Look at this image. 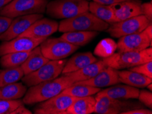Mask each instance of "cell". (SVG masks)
<instances>
[{
  "label": "cell",
  "instance_id": "9",
  "mask_svg": "<svg viewBox=\"0 0 152 114\" xmlns=\"http://www.w3.org/2000/svg\"><path fill=\"white\" fill-rule=\"evenodd\" d=\"M40 47L42 55L49 60L65 59L79 49L78 46L61 38H47L40 44Z\"/></svg>",
  "mask_w": 152,
  "mask_h": 114
},
{
  "label": "cell",
  "instance_id": "12",
  "mask_svg": "<svg viewBox=\"0 0 152 114\" xmlns=\"http://www.w3.org/2000/svg\"><path fill=\"white\" fill-rule=\"evenodd\" d=\"M45 38H32L27 36H18L8 41H4L0 45V55L12 52L31 51L45 40Z\"/></svg>",
  "mask_w": 152,
  "mask_h": 114
},
{
  "label": "cell",
  "instance_id": "15",
  "mask_svg": "<svg viewBox=\"0 0 152 114\" xmlns=\"http://www.w3.org/2000/svg\"><path fill=\"white\" fill-rule=\"evenodd\" d=\"M58 23L47 18H41L34 22L30 27L19 36L47 38L58 29Z\"/></svg>",
  "mask_w": 152,
  "mask_h": 114
},
{
  "label": "cell",
  "instance_id": "18",
  "mask_svg": "<svg viewBox=\"0 0 152 114\" xmlns=\"http://www.w3.org/2000/svg\"><path fill=\"white\" fill-rule=\"evenodd\" d=\"M139 91L140 90L137 88L128 85L118 84L103 90H100L98 92L107 95L112 99L128 100L138 99Z\"/></svg>",
  "mask_w": 152,
  "mask_h": 114
},
{
  "label": "cell",
  "instance_id": "39",
  "mask_svg": "<svg viewBox=\"0 0 152 114\" xmlns=\"http://www.w3.org/2000/svg\"><path fill=\"white\" fill-rule=\"evenodd\" d=\"M147 88H148L149 91H151V90H152V85H151V83H149V84L147 85Z\"/></svg>",
  "mask_w": 152,
  "mask_h": 114
},
{
  "label": "cell",
  "instance_id": "16",
  "mask_svg": "<svg viewBox=\"0 0 152 114\" xmlns=\"http://www.w3.org/2000/svg\"><path fill=\"white\" fill-rule=\"evenodd\" d=\"M140 1H126L110 5L118 21L142 15Z\"/></svg>",
  "mask_w": 152,
  "mask_h": 114
},
{
  "label": "cell",
  "instance_id": "30",
  "mask_svg": "<svg viewBox=\"0 0 152 114\" xmlns=\"http://www.w3.org/2000/svg\"><path fill=\"white\" fill-rule=\"evenodd\" d=\"M22 104L23 101L19 99L0 100V114H11Z\"/></svg>",
  "mask_w": 152,
  "mask_h": 114
},
{
  "label": "cell",
  "instance_id": "23",
  "mask_svg": "<svg viewBox=\"0 0 152 114\" xmlns=\"http://www.w3.org/2000/svg\"><path fill=\"white\" fill-rule=\"evenodd\" d=\"M98 34V32L96 31L67 32H64L60 38L74 45L80 46L88 44L96 38Z\"/></svg>",
  "mask_w": 152,
  "mask_h": 114
},
{
  "label": "cell",
  "instance_id": "24",
  "mask_svg": "<svg viewBox=\"0 0 152 114\" xmlns=\"http://www.w3.org/2000/svg\"><path fill=\"white\" fill-rule=\"evenodd\" d=\"M89 11L97 18L109 24L118 22V20L117 19L110 6L91 1L89 3Z\"/></svg>",
  "mask_w": 152,
  "mask_h": 114
},
{
  "label": "cell",
  "instance_id": "11",
  "mask_svg": "<svg viewBox=\"0 0 152 114\" xmlns=\"http://www.w3.org/2000/svg\"><path fill=\"white\" fill-rule=\"evenodd\" d=\"M77 98L60 94L38 103L34 109L36 114H66V111Z\"/></svg>",
  "mask_w": 152,
  "mask_h": 114
},
{
  "label": "cell",
  "instance_id": "8",
  "mask_svg": "<svg viewBox=\"0 0 152 114\" xmlns=\"http://www.w3.org/2000/svg\"><path fill=\"white\" fill-rule=\"evenodd\" d=\"M150 24L151 21L149 20L145 16L140 15L109 24L107 32L113 37L120 38L141 32Z\"/></svg>",
  "mask_w": 152,
  "mask_h": 114
},
{
  "label": "cell",
  "instance_id": "25",
  "mask_svg": "<svg viewBox=\"0 0 152 114\" xmlns=\"http://www.w3.org/2000/svg\"><path fill=\"white\" fill-rule=\"evenodd\" d=\"M27 87L22 83H13L0 87V100H17L24 96Z\"/></svg>",
  "mask_w": 152,
  "mask_h": 114
},
{
  "label": "cell",
  "instance_id": "7",
  "mask_svg": "<svg viewBox=\"0 0 152 114\" xmlns=\"http://www.w3.org/2000/svg\"><path fill=\"white\" fill-rule=\"evenodd\" d=\"M67 60H49L37 71L24 75L21 79L23 82L28 87L49 80H53L61 74Z\"/></svg>",
  "mask_w": 152,
  "mask_h": 114
},
{
  "label": "cell",
  "instance_id": "2",
  "mask_svg": "<svg viewBox=\"0 0 152 114\" xmlns=\"http://www.w3.org/2000/svg\"><path fill=\"white\" fill-rule=\"evenodd\" d=\"M109 24L100 20L89 11L80 13L70 18L62 20L58 29L61 32L75 31H106Z\"/></svg>",
  "mask_w": 152,
  "mask_h": 114
},
{
  "label": "cell",
  "instance_id": "4",
  "mask_svg": "<svg viewBox=\"0 0 152 114\" xmlns=\"http://www.w3.org/2000/svg\"><path fill=\"white\" fill-rule=\"evenodd\" d=\"M86 11H89V2L85 0H53L46 8L48 15L59 19L72 18Z\"/></svg>",
  "mask_w": 152,
  "mask_h": 114
},
{
  "label": "cell",
  "instance_id": "17",
  "mask_svg": "<svg viewBox=\"0 0 152 114\" xmlns=\"http://www.w3.org/2000/svg\"><path fill=\"white\" fill-rule=\"evenodd\" d=\"M107 67V66L104 64L102 60H97L96 62L87 65V66L79 70V71L66 73L65 74L69 76V78L74 83L75 82H79V81L89 79L100 73V71L105 69Z\"/></svg>",
  "mask_w": 152,
  "mask_h": 114
},
{
  "label": "cell",
  "instance_id": "10",
  "mask_svg": "<svg viewBox=\"0 0 152 114\" xmlns=\"http://www.w3.org/2000/svg\"><path fill=\"white\" fill-rule=\"evenodd\" d=\"M152 25H148L143 31L119 38L117 43L118 52L140 51L151 45Z\"/></svg>",
  "mask_w": 152,
  "mask_h": 114
},
{
  "label": "cell",
  "instance_id": "28",
  "mask_svg": "<svg viewBox=\"0 0 152 114\" xmlns=\"http://www.w3.org/2000/svg\"><path fill=\"white\" fill-rule=\"evenodd\" d=\"M23 76V71L20 66L0 71V87L18 82Z\"/></svg>",
  "mask_w": 152,
  "mask_h": 114
},
{
  "label": "cell",
  "instance_id": "5",
  "mask_svg": "<svg viewBox=\"0 0 152 114\" xmlns=\"http://www.w3.org/2000/svg\"><path fill=\"white\" fill-rule=\"evenodd\" d=\"M48 0H12L0 9V15L11 18L46 11Z\"/></svg>",
  "mask_w": 152,
  "mask_h": 114
},
{
  "label": "cell",
  "instance_id": "27",
  "mask_svg": "<svg viewBox=\"0 0 152 114\" xmlns=\"http://www.w3.org/2000/svg\"><path fill=\"white\" fill-rule=\"evenodd\" d=\"M100 90H101L100 88L92 87V86L89 85L72 84L70 87L64 90L61 93L76 98H82L88 96H93L94 94L98 93Z\"/></svg>",
  "mask_w": 152,
  "mask_h": 114
},
{
  "label": "cell",
  "instance_id": "1",
  "mask_svg": "<svg viewBox=\"0 0 152 114\" xmlns=\"http://www.w3.org/2000/svg\"><path fill=\"white\" fill-rule=\"evenodd\" d=\"M60 77H57L31 86L24 95L23 103L26 104H34L45 101L53 97L73 84L69 76L61 74Z\"/></svg>",
  "mask_w": 152,
  "mask_h": 114
},
{
  "label": "cell",
  "instance_id": "37",
  "mask_svg": "<svg viewBox=\"0 0 152 114\" xmlns=\"http://www.w3.org/2000/svg\"><path fill=\"white\" fill-rule=\"evenodd\" d=\"M31 114V111H30L28 109H26L24 107L23 104H22L21 105H20L18 108L15 109V111H13L11 114Z\"/></svg>",
  "mask_w": 152,
  "mask_h": 114
},
{
  "label": "cell",
  "instance_id": "6",
  "mask_svg": "<svg viewBox=\"0 0 152 114\" xmlns=\"http://www.w3.org/2000/svg\"><path fill=\"white\" fill-rule=\"evenodd\" d=\"M96 113L99 114H124L125 112L134 109L143 107L140 102L112 99L107 95L96 93Z\"/></svg>",
  "mask_w": 152,
  "mask_h": 114
},
{
  "label": "cell",
  "instance_id": "40",
  "mask_svg": "<svg viewBox=\"0 0 152 114\" xmlns=\"http://www.w3.org/2000/svg\"><path fill=\"white\" fill-rule=\"evenodd\" d=\"M85 1H90V0H85Z\"/></svg>",
  "mask_w": 152,
  "mask_h": 114
},
{
  "label": "cell",
  "instance_id": "19",
  "mask_svg": "<svg viewBox=\"0 0 152 114\" xmlns=\"http://www.w3.org/2000/svg\"><path fill=\"white\" fill-rule=\"evenodd\" d=\"M97 60L91 52L77 53L70 60H67L62 70L61 74H66L79 71L87 66V65L96 62Z\"/></svg>",
  "mask_w": 152,
  "mask_h": 114
},
{
  "label": "cell",
  "instance_id": "3",
  "mask_svg": "<svg viewBox=\"0 0 152 114\" xmlns=\"http://www.w3.org/2000/svg\"><path fill=\"white\" fill-rule=\"evenodd\" d=\"M102 60L107 66L116 70L130 68L152 61V49L148 47L140 51L118 52Z\"/></svg>",
  "mask_w": 152,
  "mask_h": 114
},
{
  "label": "cell",
  "instance_id": "20",
  "mask_svg": "<svg viewBox=\"0 0 152 114\" xmlns=\"http://www.w3.org/2000/svg\"><path fill=\"white\" fill-rule=\"evenodd\" d=\"M49 61V60L42 55L39 45L31 51L30 54L20 67L23 71L24 75H26L37 71Z\"/></svg>",
  "mask_w": 152,
  "mask_h": 114
},
{
  "label": "cell",
  "instance_id": "32",
  "mask_svg": "<svg viewBox=\"0 0 152 114\" xmlns=\"http://www.w3.org/2000/svg\"><path fill=\"white\" fill-rule=\"evenodd\" d=\"M139 99L140 103L147 107L151 109L152 107V93L151 91L145 90H141L139 91Z\"/></svg>",
  "mask_w": 152,
  "mask_h": 114
},
{
  "label": "cell",
  "instance_id": "35",
  "mask_svg": "<svg viewBox=\"0 0 152 114\" xmlns=\"http://www.w3.org/2000/svg\"><path fill=\"white\" fill-rule=\"evenodd\" d=\"M126 1H139V0H93V1L97 2L98 4H103V5L110 6L113 4L120 3V2Z\"/></svg>",
  "mask_w": 152,
  "mask_h": 114
},
{
  "label": "cell",
  "instance_id": "21",
  "mask_svg": "<svg viewBox=\"0 0 152 114\" xmlns=\"http://www.w3.org/2000/svg\"><path fill=\"white\" fill-rule=\"evenodd\" d=\"M96 99L88 96L77 98L66 111V114H91L95 112Z\"/></svg>",
  "mask_w": 152,
  "mask_h": 114
},
{
  "label": "cell",
  "instance_id": "14",
  "mask_svg": "<svg viewBox=\"0 0 152 114\" xmlns=\"http://www.w3.org/2000/svg\"><path fill=\"white\" fill-rule=\"evenodd\" d=\"M118 71L119 70H116L111 68V67L107 66L105 69L100 71V73L93 76L92 78L89 79L75 82L73 84L86 85L99 88L118 84V83H121Z\"/></svg>",
  "mask_w": 152,
  "mask_h": 114
},
{
  "label": "cell",
  "instance_id": "22",
  "mask_svg": "<svg viewBox=\"0 0 152 114\" xmlns=\"http://www.w3.org/2000/svg\"><path fill=\"white\" fill-rule=\"evenodd\" d=\"M121 83L137 88H144L152 82V78L148 77L132 71H118Z\"/></svg>",
  "mask_w": 152,
  "mask_h": 114
},
{
  "label": "cell",
  "instance_id": "29",
  "mask_svg": "<svg viewBox=\"0 0 152 114\" xmlns=\"http://www.w3.org/2000/svg\"><path fill=\"white\" fill-rule=\"evenodd\" d=\"M117 45L111 38H105L100 40L94 49V54L97 56L105 58L112 55L117 50Z\"/></svg>",
  "mask_w": 152,
  "mask_h": 114
},
{
  "label": "cell",
  "instance_id": "34",
  "mask_svg": "<svg viewBox=\"0 0 152 114\" xmlns=\"http://www.w3.org/2000/svg\"><path fill=\"white\" fill-rule=\"evenodd\" d=\"M12 20V18L0 15V36L8 29Z\"/></svg>",
  "mask_w": 152,
  "mask_h": 114
},
{
  "label": "cell",
  "instance_id": "41",
  "mask_svg": "<svg viewBox=\"0 0 152 114\" xmlns=\"http://www.w3.org/2000/svg\"><path fill=\"white\" fill-rule=\"evenodd\" d=\"M9 1H12V0H9Z\"/></svg>",
  "mask_w": 152,
  "mask_h": 114
},
{
  "label": "cell",
  "instance_id": "38",
  "mask_svg": "<svg viewBox=\"0 0 152 114\" xmlns=\"http://www.w3.org/2000/svg\"><path fill=\"white\" fill-rule=\"evenodd\" d=\"M9 2H10L9 0H0V9H1L4 6H5Z\"/></svg>",
  "mask_w": 152,
  "mask_h": 114
},
{
  "label": "cell",
  "instance_id": "33",
  "mask_svg": "<svg viewBox=\"0 0 152 114\" xmlns=\"http://www.w3.org/2000/svg\"><path fill=\"white\" fill-rule=\"evenodd\" d=\"M141 8V14L142 15L145 16L149 20L152 19V4L151 2H147V3L142 4L140 5Z\"/></svg>",
  "mask_w": 152,
  "mask_h": 114
},
{
  "label": "cell",
  "instance_id": "13",
  "mask_svg": "<svg viewBox=\"0 0 152 114\" xmlns=\"http://www.w3.org/2000/svg\"><path fill=\"white\" fill-rule=\"evenodd\" d=\"M43 17L42 14H32L16 17L12 20L10 26L0 36V40L8 41L19 36L37 20Z\"/></svg>",
  "mask_w": 152,
  "mask_h": 114
},
{
  "label": "cell",
  "instance_id": "36",
  "mask_svg": "<svg viewBox=\"0 0 152 114\" xmlns=\"http://www.w3.org/2000/svg\"><path fill=\"white\" fill-rule=\"evenodd\" d=\"M152 111L151 109H147L143 108L134 109L132 110L126 111L124 114H151Z\"/></svg>",
  "mask_w": 152,
  "mask_h": 114
},
{
  "label": "cell",
  "instance_id": "31",
  "mask_svg": "<svg viewBox=\"0 0 152 114\" xmlns=\"http://www.w3.org/2000/svg\"><path fill=\"white\" fill-rule=\"evenodd\" d=\"M130 71L136 72L139 74L152 78V61L147 62L143 64L138 65L132 68H130Z\"/></svg>",
  "mask_w": 152,
  "mask_h": 114
},
{
  "label": "cell",
  "instance_id": "26",
  "mask_svg": "<svg viewBox=\"0 0 152 114\" xmlns=\"http://www.w3.org/2000/svg\"><path fill=\"white\" fill-rule=\"evenodd\" d=\"M31 51L12 52L1 55L0 64L4 68L20 66L28 57Z\"/></svg>",
  "mask_w": 152,
  "mask_h": 114
}]
</instances>
